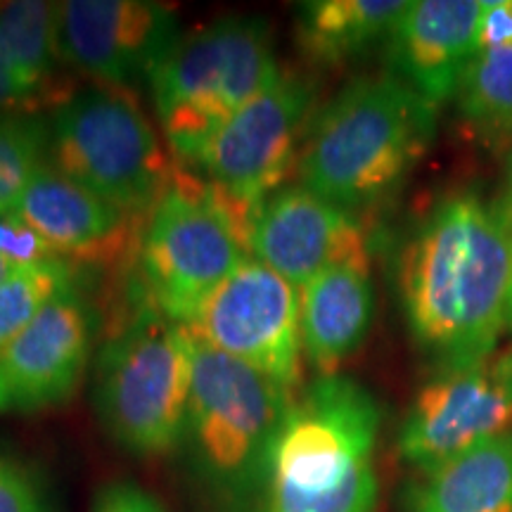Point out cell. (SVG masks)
Here are the masks:
<instances>
[{
  "label": "cell",
  "mask_w": 512,
  "mask_h": 512,
  "mask_svg": "<svg viewBox=\"0 0 512 512\" xmlns=\"http://www.w3.org/2000/svg\"><path fill=\"white\" fill-rule=\"evenodd\" d=\"M406 0H311L297 12V41L318 64H342L387 41Z\"/></svg>",
  "instance_id": "d6986e66"
},
{
  "label": "cell",
  "mask_w": 512,
  "mask_h": 512,
  "mask_svg": "<svg viewBox=\"0 0 512 512\" xmlns=\"http://www.w3.org/2000/svg\"><path fill=\"white\" fill-rule=\"evenodd\" d=\"M252 226L214 185L176 164L140 235L145 304L188 328L216 287L252 259Z\"/></svg>",
  "instance_id": "5b68a950"
},
{
  "label": "cell",
  "mask_w": 512,
  "mask_h": 512,
  "mask_svg": "<svg viewBox=\"0 0 512 512\" xmlns=\"http://www.w3.org/2000/svg\"><path fill=\"white\" fill-rule=\"evenodd\" d=\"M382 408L347 375L318 377L275 441L266 512H373Z\"/></svg>",
  "instance_id": "277c9868"
},
{
  "label": "cell",
  "mask_w": 512,
  "mask_h": 512,
  "mask_svg": "<svg viewBox=\"0 0 512 512\" xmlns=\"http://www.w3.org/2000/svg\"><path fill=\"white\" fill-rule=\"evenodd\" d=\"M437 110L389 72L349 81L309 121L299 183L351 214L377 207L432 147Z\"/></svg>",
  "instance_id": "7a4b0ae2"
},
{
  "label": "cell",
  "mask_w": 512,
  "mask_h": 512,
  "mask_svg": "<svg viewBox=\"0 0 512 512\" xmlns=\"http://www.w3.org/2000/svg\"><path fill=\"white\" fill-rule=\"evenodd\" d=\"M0 512H48L41 489L22 465L0 456Z\"/></svg>",
  "instance_id": "d4e9b609"
},
{
  "label": "cell",
  "mask_w": 512,
  "mask_h": 512,
  "mask_svg": "<svg viewBox=\"0 0 512 512\" xmlns=\"http://www.w3.org/2000/svg\"><path fill=\"white\" fill-rule=\"evenodd\" d=\"M505 219L510 221L512 226V152L508 157V166H505V192H503V204H501Z\"/></svg>",
  "instance_id": "83f0119b"
},
{
  "label": "cell",
  "mask_w": 512,
  "mask_h": 512,
  "mask_svg": "<svg viewBox=\"0 0 512 512\" xmlns=\"http://www.w3.org/2000/svg\"><path fill=\"white\" fill-rule=\"evenodd\" d=\"M299 294L304 358L318 370V377L339 375L337 370L363 347L373 325L370 256L325 268Z\"/></svg>",
  "instance_id": "e0dca14e"
},
{
  "label": "cell",
  "mask_w": 512,
  "mask_h": 512,
  "mask_svg": "<svg viewBox=\"0 0 512 512\" xmlns=\"http://www.w3.org/2000/svg\"><path fill=\"white\" fill-rule=\"evenodd\" d=\"M401 512H512V432L411 479Z\"/></svg>",
  "instance_id": "ac0fdd59"
},
{
  "label": "cell",
  "mask_w": 512,
  "mask_h": 512,
  "mask_svg": "<svg viewBox=\"0 0 512 512\" xmlns=\"http://www.w3.org/2000/svg\"><path fill=\"white\" fill-rule=\"evenodd\" d=\"M311 105V83L280 69L202 145L188 169L254 221L261 204L297 171Z\"/></svg>",
  "instance_id": "9c48e42d"
},
{
  "label": "cell",
  "mask_w": 512,
  "mask_h": 512,
  "mask_svg": "<svg viewBox=\"0 0 512 512\" xmlns=\"http://www.w3.org/2000/svg\"><path fill=\"white\" fill-rule=\"evenodd\" d=\"M188 330L290 392L302 382V294L261 261L247 259L235 268Z\"/></svg>",
  "instance_id": "30bf717a"
},
{
  "label": "cell",
  "mask_w": 512,
  "mask_h": 512,
  "mask_svg": "<svg viewBox=\"0 0 512 512\" xmlns=\"http://www.w3.org/2000/svg\"><path fill=\"white\" fill-rule=\"evenodd\" d=\"M57 53V5L19 0L0 8V110L34 100Z\"/></svg>",
  "instance_id": "ffe728a7"
},
{
  "label": "cell",
  "mask_w": 512,
  "mask_h": 512,
  "mask_svg": "<svg viewBox=\"0 0 512 512\" xmlns=\"http://www.w3.org/2000/svg\"><path fill=\"white\" fill-rule=\"evenodd\" d=\"M510 325H512V294H510Z\"/></svg>",
  "instance_id": "f546056e"
},
{
  "label": "cell",
  "mask_w": 512,
  "mask_h": 512,
  "mask_svg": "<svg viewBox=\"0 0 512 512\" xmlns=\"http://www.w3.org/2000/svg\"><path fill=\"white\" fill-rule=\"evenodd\" d=\"M510 432L512 347L422 384L401 422L399 453L422 475Z\"/></svg>",
  "instance_id": "8fae6325"
},
{
  "label": "cell",
  "mask_w": 512,
  "mask_h": 512,
  "mask_svg": "<svg viewBox=\"0 0 512 512\" xmlns=\"http://www.w3.org/2000/svg\"><path fill=\"white\" fill-rule=\"evenodd\" d=\"M15 211L72 264L114 259L133 233V216L100 200L50 164L41 166L31 178Z\"/></svg>",
  "instance_id": "2e32d148"
},
{
  "label": "cell",
  "mask_w": 512,
  "mask_h": 512,
  "mask_svg": "<svg viewBox=\"0 0 512 512\" xmlns=\"http://www.w3.org/2000/svg\"><path fill=\"white\" fill-rule=\"evenodd\" d=\"M19 266H15V264H10L8 259H3V256H0V283H3V280H8L12 273L17 271Z\"/></svg>",
  "instance_id": "f1b7e54d"
},
{
  "label": "cell",
  "mask_w": 512,
  "mask_h": 512,
  "mask_svg": "<svg viewBox=\"0 0 512 512\" xmlns=\"http://www.w3.org/2000/svg\"><path fill=\"white\" fill-rule=\"evenodd\" d=\"M190 332V330H188ZM183 451L211 512H266L275 441L294 392L190 335Z\"/></svg>",
  "instance_id": "3957f363"
},
{
  "label": "cell",
  "mask_w": 512,
  "mask_h": 512,
  "mask_svg": "<svg viewBox=\"0 0 512 512\" xmlns=\"http://www.w3.org/2000/svg\"><path fill=\"white\" fill-rule=\"evenodd\" d=\"M280 72L261 17H223L183 36L150 76L152 102L176 164L202 145Z\"/></svg>",
  "instance_id": "8992f818"
},
{
  "label": "cell",
  "mask_w": 512,
  "mask_h": 512,
  "mask_svg": "<svg viewBox=\"0 0 512 512\" xmlns=\"http://www.w3.org/2000/svg\"><path fill=\"white\" fill-rule=\"evenodd\" d=\"M453 98L460 119L479 138L512 143V46L479 50Z\"/></svg>",
  "instance_id": "44dd1931"
},
{
  "label": "cell",
  "mask_w": 512,
  "mask_h": 512,
  "mask_svg": "<svg viewBox=\"0 0 512 512\" xmlns=\"http://www.w3.org/2000/svg\"><path fill=\"white\" fill-rule=\"evenodd\" d=\"M399 292L408 332L434 370L494 356L512 294V226L501 204L475 190L441 197L403 247Z\"/></svg>",
  "instance_id": "6da1fadb"
},
{
  "label": "cell",
  "mask_w": 512,
  "mask_h": 512,
  "mask_svg": "<svg viewBox=\"0 0 512 512\" xmlns=\"http://www.w3.org/2000/svg\"><path fill=\"white\" fill-rule=\"evenodd\" d=\"M482 0H415L389 31V74L432 105L451 100L477 55Z\"/></svg>",
  "instance_id": "9a60e30c"
},
{
  "label": "cell",
  "mask_w": 512,
  "mask_h": 512,
  "mask_svg": "<svg viewBox=\"0 0 512 512\" xmlns=\"http://www.w3.org/2000/svg\"><path fill=\"white\" fill-rule=\"evenodd\" d=\"M50 126L31 114H0V211L15 209L31 178L46 166Z\"/></svg>",
  "instance_id": "603a6c76"
},
{
  "label": "cell",
  "mask_w": 512,
  "mask_h": 512,
  "mask_svg": "<svg viewBox=\"0 0 512 512\" xmlns=\"http://www.w3.org/2000/svg\"><path fill=\"white\" fill-rule=\"evenodd\" d=\"M93 347V316L79 290L43 306L0 349V413H36L76 392Z\"/></svg>",
  "instance_id": "4fadbf2b"
},
{
  "label": "cell",
  "mask_w": 512,
  "mask_h": 512,
  "mask_svg": "<svg viewBox=\"0 0 512 512\" xmlns=\"http://www.w3.org/2000/svg\"><path fill=\"white\" fill-rule=\"evenodd\" d=\"M79 287L72 261L22 266L0 283V349L38 316L43 306Z\"/></svg>",
  "instance_id": "7402d4cb"
},
{
  "label": "cell",
  "mask_w": 512,
  "mask_h": 512,
  "mask_svg": "<svg viewBox=\"0 0 512 512\" xmlns=\"http://www.w3.org/2000/svg\"><path fill=\"white\" fill-rule=\"evenodd\" d=\"M91 512H166L155 496L133 482H114L102 486Z\"/></svg>",
  "instance_id": "484cf974"
},
{
  "label": "cell",
  "mask_w": 512,
  "mask_h": 512,
  "mask_svg": "<svg viewBox=\"0 0 512 512\" xmlns=\"http://www.w3.org/2000/svg\"><path fill=\"white\" fill-rule=\"evenodd\" d=\"M50 166L124 214H150L176 162L128 88L95 86L72 95L50 119Z\"/></svg>",
  "instance_id": "ba28073f"
},
{
  "label": "cell",
  "mask_w": 512,
  "mask_h": 512,
  "mask_svg": "<svg viewBox=\"0 0 512 512\" xmlns=\"http://www.w3.org/2000/svg\"><path fill=\"white\" fill-rule=\"evenodd\" d=\"M192 389L190 332L143 306L95 363V408L121 448L152 458L183 444Z\"/></svg>",
  "instance_id": "52a82bcc"
},
{
  "label": "cell",
  "mask_w": 512,
  "mask_h": 512,
  "mask_svg": "<svg viewBox=\"0 0 512 512\" xmlns=\"http://www.w3.org/2000/svg\"><path fill=\"white\" fill-rule=\"evenodd\" d=\"M512 46V0H482L479 17V50Z\"/></svg>",
  "instance_id": "4316f807"
},
{
  "label": "cell",
  "mask_w": 512,
  "mask_h": 512,
  "mask_svg": "<svg viewBox=\"0 0 512 512\" xmlns=\"http://www.w3.org/2000/svg\"><path fill=\"white\" fill-rule=\"evenodd\" d=\"M178 41L176 12L162 3L67 0L57 5V53L98 86L150 83Z\"/></svg>",
  "instance_id": "7c38bea8"
},
{
  "label": "cell",
  "mask_w": 512,
  "mask_h": 512,
  "mask_svg": "<svg viewBox=\"0 0 512 512\" xmlns=\"http://www.w3.org/2000/svg\"><path fill=\"white\" fill-rule=\"evenodd\" d=\"M249 247L252 259L283 275L299 290L325 268L370 256L366 230L356 214L302 183L285 185L261 204Z\"/></svg>",
  "instance_id": "5bb4252c"
},
{
  "label": "cell",
  "mask_w": 512,
  "mask_h": 512,
  "mask_svg": "<svg viewBox=\"0 0 512 512\" xmlns=\"http://www.w3.org/2000/svg\"><path fill=\"white\" fill-rule=\"evenodd\" d=\"M0 256L19 268L48 264V261H67L15 209L0 211Z\"/></svg>",
  "instance_id": "cb8c5ba5"
}]
</instances>
